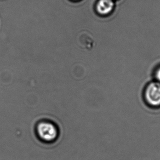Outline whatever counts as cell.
<instances>
[{"label": "cell", "instance_id": "obj_1", "mask_svg": "<svg viewBox=\"0 0 160 160\" xmlns=\"http://www.w3.org/2000/svg\"><path fill=\"white\" fill-rule=\"evenodd\" d=\"M36 133L39 139L45 142H54L58 138L59 130L54 123L49 121H42L38 123Z\"/></svg>", "mask_w": 160, "mask_h": 160}, {"label": "cell", "instance_id": "obj_2", "mask_svg": "<svg viewBox=\"0 0 160 160\" xmlns=\"http://www.w3.org/2000/svg\"><path fill=\"white\" fill-rule=\"evenodd\" d=\"M145 99L147 103L151 107H160V83H150L145 91Z\"/></svg>", "mask_w": 160, "mask_h": 160}, {"label": "cell", "instance_id": "obj_3", "mask_svg": "<svg viewBox=\"0 0 160 160\" xmlns=\"http://www.w3.org/2000/svg\"><path fill=\"white\" fill-rule=\"evenodd\" d=\"M113 7L112 0H99L96 5V10L100 15L105 16L111 13Z\"/></svg>", "mask_w": 160, "mask_h": 160}, {"label": "cell", "instance_id": "obj_4", "mask_svg": "<svg viewBox=\"0 0 160 160\" xmlns=\"http://www.w3.org/2000/svg\"><path fill=\"white\" fill-rule=\"evenodd\" d=\"M156 78L158 80V82L160 83V68L157 70V71L156 72Z\"/></svg>", "mask_w": 160, "mask_h": 160}, {"label": "cell", "instance_id": "obj_5", "mask_svg": "<svg viewBox=\"0 0 160 160\" xmlns=\"http://www.w3.org/2000/svg\"><path fill=\"white\" fill-rule=\"evenodd\" d=\"M75 1H78V0H75Z\"/></svg>", "mask_w": 160, "mask_h": 160}]
</instances>
